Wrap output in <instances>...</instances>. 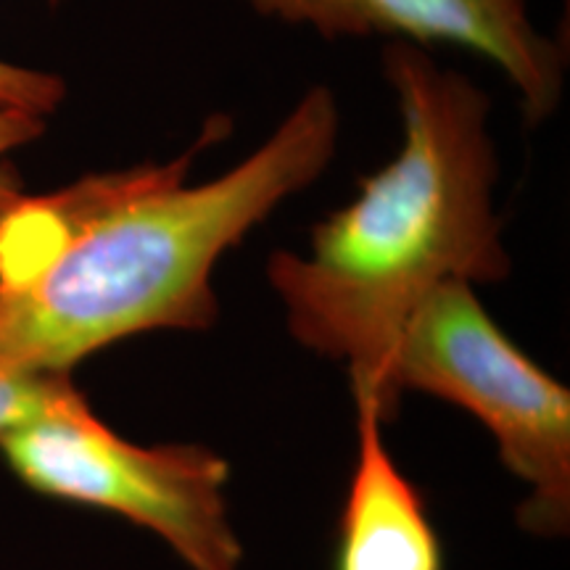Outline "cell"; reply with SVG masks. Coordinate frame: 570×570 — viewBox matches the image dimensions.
Listing matches in <instances>:
<instances>
[{
  "label": "cell",
  "mask_w": 570,
  "mask_h": 570,
  "mask_svg": "<svg viewBox=\"0 0 570 570\" xmlns=\"http://www.w3.org/2000/svg\"><path fill=\"white\" fill-rule=\"evenodd\" d=\"M206 122L183 156L106 169L0 206V367L69 375L101 348L151 331L217 323V262L336 159L341 114L315 85L244 161L188 183L227 132Z\"/></svg>",
  "instance_id": "6da1fadb"
},
{
  "label": "cell",
  "mask_w": 570,
  "mask_h": 570,
  "mask_svg": "<svg viewBox=\"0 0 570 570\" xmlns=\"http://www.w3.org/2000/svg\"><path fill=\"white\" fill-rule=\"evenodd\" d=\"M402 142L354 202L315 225L309 252H275L267 281L291 336L344 362L354 399L394 417L391 365L404 327L439 285L499 283L510 254L497 214L491 98L412 42L383 46Z\"/></svg>",
  "instance_id": "7a4b0ae2"
},
{
  "label": "cell",
  "mask_w": 570,
  "mask_h": 570,
  "mask_svg": "<svg viewBox=\"0 0 570 570\" xmlns=\"http://www.w3.org/2000/svg\"><path fill=\"white\" fill-rule=\"evenodd\" d=\"M391 386L423 391L489 428L499 458L531 487L518 510L525 531L558 537L570 523V394L512 344L475 285H439L399 338Z\"/></svg>",
  "instance_id": "3957f363"
},
{
  "label": "cell",
  "mask_w": 570,
  "mask_h": 570,
  "mask_svg": "<svg viewBox=\"0 0 570 570\" xmlns=\"http://www.w3.org/2000/svg\"><path fill=\"white\" fill-rule=\"evenodd\" d=\"M13 475L38 494L122 515L154 531L190 570H240L227 518V462L198 444L140 446L101 423L77 391L0 436Z\"/></svg>",
  "instance_id": "277c9868"
},
{
  "label": "cell",
  "mask_w": 570,
  "mask_h": 570,
  "mask_svg": "<svg viewBox=\"0 0 570 570\" xmlns=\"http://www.w3.org/2000/svg\"><path fill=\"white\" fill-rule=\"evenodd\" d=\"M262 19L306 27L323 40L383 38L458 46L508 77L525 122L539 127L566 92V40L533 24L529 0H244Z\"/></svg>",
  "instance_id": "5b68a950"
},
{
  "label": "cell",
  "mask_w": 570,
  "mask_h": 570,
  "mask_svg": "<svg viewBox=\"0 0 570 570\" xmlns=\"http://www.w3.org/2000/svg\"><path fill=\"white\" fill-rule=\"evenodd\" d=\"M356 402V465L338 518L333 570H444L423 497L383 444L381 412Z\"/></svg>",
  "instance_id": "8992f818"
},
{
  "label": "cell",
  "mask_w": 570,
  "mask_h": 570,
  "mask_svg": "<svg viewBox=\"0 0 570 570\" xmlns=\"http://www.w3.org/2000/svg\"><path fill=\"white\" fill-rule=\"evenodd\" d=\"M77 389L69 375H38L0 367V436L59 407Z\"/></svg>",
  "instance_id": "52a82bcc"
},
{
  "label": "cell",
  "mask_w": 570,
  "mask_h": 570,
  "mask_svg": "<svg viewBox=\"0 0 570 570\" xmlns=\"http://www.w3.org/2000/svg\"><path fill=\"white\" fill-rule=\"evenodd\" d=\"M59 3L63 0H51V6ZM63 98H67L63 77L0 59V109L48 119L63 104Z\"/></svg>",
  "instance_id": "ba28073f"
},
{
  "label": "cell",
  "mask_w": 570,
  "mask_h": 570,
  "mask_svg": "<svg viewBox=\"0 0 570 570\" xmlns=\"http://www.w3.org/2000/svg\"><path fill=\"white\" fill-rule=\"evenodd\" d=\"M42 132H46V119L42 117L0 109V206L21 194V180L13 169L11 156L24 146H32L35 140L42 138Z\"/></svg>",
  "instance_id": "9c48e42d"
}]
</instances>
